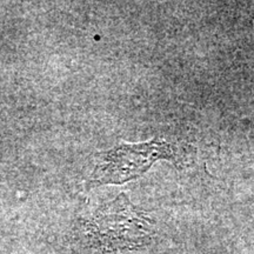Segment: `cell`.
<instances>
[{"label": "cell", "instance_id": "2", "mask_svg": "<svg viewBox=\"0 0 254 254\" xmlns=\"http://www.w3.org/2000/svg\"><path fill=\"white\" fill-rule=\"evenodd\" d=\"M87 230L103 247H131L147 233V221L124 194L105 205L88 222Z\"/></svg>", "mask_w": 254, "mask_h": 254}, {"label": "cell", "instance_id": "1", "mask_svg": "<svg viewBox=\"0 0 254 254\" xmlns=\"http://www.w3.org/2000/svg\"><path fill=\"white\" fill-rule=\"evenodd\" d=\"M170 145L161 140L138 145H123L104 152L92 173L91 185L123 184L146 172L155 160L171 158Z\"/></svg>", "mask_w": 254, "mask_h": 254}]
</instances>
